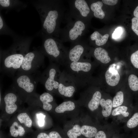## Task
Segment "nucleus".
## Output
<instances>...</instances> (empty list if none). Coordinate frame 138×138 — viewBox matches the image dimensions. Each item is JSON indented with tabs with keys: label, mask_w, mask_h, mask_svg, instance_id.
Masks as SVG:
<instances>
[{
	"label": "nucleus",
	"mask_w": 138,
	"mask_h": 138,
	"mask_svg": "<svg viewBox=\"0 0 138 138\" xmlns=\"http://www.w3.org/2000/svg\"><path fill=\"white\" fill-rule=\"evenodd\" d=\"M31 2L40 19L41 29L39 33L59 38L65 10L63 1L37 0Z\"/></svg>",
	"instance_id": "obj_1"
},
{
	"label": "nucleus",
	"mask_w": 138,
	"mask_h": 138,
	"mask_svg": "<svg viewBox=\"0 0 138 138\" xmlns=\"http://www.w3.org/2000/svg\"><path fill=\"white\" fill-rule=\"evenodd\" d=\"M13 38V43L11 46L0 51L1 71L10 76H14L20 67L33 37L17 35Z\"/></svg>",
	"instance_id": "obj_2"
},
{
	"label": "nucleus",
	"mask_w": 138,
	"mask_h": 138,
	"mask_svg": "<svg viewBox=\"0 0 138 138\" xmlns=\"http://www.w3.org/2000/svg\"><path fill=\"white\" fill-rule=\"evenodd\" d=\"M42 40L40 50L50 62L65 66L67 63L68 50L58 38L39 33Z\"/></svg>",
	"instance_id": "obj_3"
},
{
	"label": "nucleus",
	"mask_w": 138,
	"mask_h": 138,
	"mask_svg": "<svg viewBox=\"0 0 138 138\" xmlns=\"http://www.w3.org/2000/svg\"><path fill=\"white\" fill-rule=\"evenodd\" d=\"M66 26L61 28L59 38L62 42H70L71 43L82 38L86 30L87 22L75 19L65 15Z\"/></svg>",
	"instance_id": "obj_4"
},
{
	"label": "nucleus",
	"mask_w": 138,
	"mask_h": 138,
	"mask_svg": "<svg viewBox=\"0 0 138 138\" xmlns=\"http://www.w3.org/2000/svg\"><path fill=\"white\" fill-rule=\"evenodd\" d=\"M64 71L72 79L76 86H84L87 82L88 74L92 65L88 61L68 63Z\"/></svg>",
	"instance_id": "obj_5"
},
{
	"label": "nucleus",
	"mask_w": 138,
	"mask_h": 138,
	"mask_svg": "<svg viewBox=\"0 0 138 138\" xmlns=\"http://www.w3.org/2000/svg\"><path fill=\"white\" fill-rule=\"evenodd\" d=\"M59 66L50 62V64L42 73L37 78L49 91L57 90L62 72Z\"/></svg>",
	"instance_id": "obj_6"
},
{
	"label": "nucleus",
	"mask_w": 138,
	"mask_h": 138,
	"mask_svg": "<svg viewBox=\"0 0 138 138\" xmlns=\"http://www.w3.org/2000/svg\"><path fill=\"white\" fill-rule=\"evenodd\" d=\"M45 56L40 50L28 52L25 55L17 73L31 75L44 64Z\"/></svg>",
	"instance_id": "obj_7"
},
{
	"label": "nucleus",
	"mask_w": 138,
	"mask_h": 138,
	"mask_svg": "<svg viewBox=\"0 0 138 138\" xmlns=\"http://www.w3.org/2000/svg\"><path fill=\"white\" fill-rule=\"evenodd\" d=\"M68 1L69 10L65 15L87 22L90 10L86 1L72 0Z\"/></svg>",
	"instance_id": "obj_8"
},
{
	"label": "nucleus",
	"mask_w": 138,
	"mask_h": 138,
	"mask_svg": "<svg viewBox=\"0 0 138 138\" xmlns=\"http://www.w3.org/2000/svg\"><path fill=\"white\" fill-rule=\"evenodd\" d=\"M87 49L86 43L82 38L71 43L68 51L67 64L71 62L88 61L85 58L86 56Z\"/></svg>",
	"instance_id": "obj_9"
},
{
	"label": "nucleus",
	"mask_w": 138,
	"mask_h": 138,
	"mask_svg": "<svg viewBox=\"0 0 138 138\" xmlns=\"http://www.w3.org/2000/svg\"><path fill=\"white\" fill-rule=\"evenodd\" d=\"M38 82L37 78L34 79L31 75L17 73L13 84L15 88L30 93L34 91Z\"/></svg>",
	"instance_id": "obj_10"
},
{
	"label": "nucleus",
	"mask_w": 138,
	"mask_h": 138,
	"mask_svg": "<svg viewBox=\"0 0 138 138\" xmlns=\"http://www.w3.org/2000/svg\"><path fill=\"white\" fill-rule=\"evenodd\" d=\"M134 106H120L112 110L110 118L118 124L125 123L130 117L133 112Z\"/></svg>",
	"instance_id": "obj_11"
},
{
	"label": "nucleus",
	"mask_w": 138,
	"mask_h": 138,
	"mask_svg": "<svg viewBox=\"0 0 138 138\" xmlns=\"http://www.w3.org/2000/svg\"><path fill=\"white\" fill-rule=\"evenodd\" d=\"M76 85L72 79L64 70L62 72L58 89L59 93L65 97H72L75 91Z\"/></svg>",
	"instance_id": "obj_12"
},
{
	"label": "nucleus",
	"mask_w": 138,
	"mask_h": 138,
	"mask_svg": "<svg viewBox=\"0 0 138 138\" xmlns=\"http://www.w3.org/2000/svg\"><path fill=\"white\" fill-rule=\"evenodd\" d=\"M120 132L119 125L112 122L104 124L99 130L94 138H112Z\"/></svg>",
	"instance_id": "obj_13"
},
{
	"label": "nucleus",
	"mask_w": 138,
	"mask_h": 138,
	"mask_svg": "<svg viewBox=\"0 0 138 138\" xmlns=\"http://www.w3.org/2000/svg\"><path fill=\"white\" fill-rule=\"evenodd\" d=\"M112 99L108 97H102L100 103L99 117L103 120L104 124L107 123L113 109Z\"/></svg>",
	"instance_id": "obj_14"
},
{
	"label": "nucleus",
	"mask_w": 138,
	"mask_h": 138,
	"mask_svg": "<svg viewBox=\"0 0 138 138\" xmlns=\"http://www.w3.org/2000/svg\"><path fill=\"white\" fill-rule=\"evenodd\" d=\"M27 4L21 1L18 0H0V11L5 10L6 13L11 10L19 12L26 8Z\"/></svg>",
	"instance_id": "obj_15"
},
{
	"label": "nucleus",
	"mask_w": 138,
	"mask_h": 138,
	"mask_svg": "<svg viewBox=\"0 0 138 138\" xmlns=\"http://www.w3.org/2000/svg\"><path fill=\"white\" fill-rule=\"evenodd\" d=\"M138 128V103L134 106V109L130 117L125 123L123 129L125 133H128Z\"/></svg>",
	"instance_id": "obj_16"
},
{
	"label": "nucleus",
	"mask_w": 138,
	"mask_h": 138,
	"mask_svg": "<svg viewBox=\"0 0 138 138\" xmlns=\"http://www.w3.org/2000/svg\"><path fill=\"white\" fill-rule=\"evenodd\" d=\"M102 96L101 91L99 90L95 91L92 94L87 103V107L90 111L92 112L98 111L99 115L100 103Z\"/></svg>",
	"instance_id": "obj_17"
},
{
	"label": "nucleus",
	"mask_w": 138,
	"mask_h": 138,
	"mask_svg": "<svg viewBox=\"0 0 138 138\" xmlns=\"http://www.w3.org/2000/svg\"><path fill=\"white\" fill-rule=\"evenodd\" d=\"M17 97L14 93H10L4 97V100L5 103V111L8 114H11L17 110V106L15 103L17 101Z\"/></svg>",
	"instance_id": "obj_18"
},
{
	"label": "nucleus",
	"mask_w": 138,
	"mask_h": 138,
	"mask_svg": "<svg viewBox=\"0 0 138 138\" xmlns=\"http://www.w3.org/2000/svg\"><path fill=\"white\" fill-rule=\"evenodd\" d=\"M112 102L113 108L122 105H133L131 101L125 99V93L123 90L117 92L112 99Z\"/></svg>",
	"instance_id": "obj_19"
},
{
	"label": "nucleus",
	"mask_w": 138,
	"mask_h": 138,
	"mask_svg": "<svg viewBox=\"0 0 138 138\" xmlns=\"http://www.w3.org/2000/svg\"><path fill=\"white\" fill-rule=\"evenodd\" d=\"M105 78L107 84L112 87L117 85L120 80V75L117 71H112L109 69L106 72Z\"/></svg>",
	"instance_id": "obj_20"
},
{
	"label": "nucleus",
	"mask_w": 138,
	"mask_h": 138,
	"mask_svg": "<svg viewBox=\"0 0 138 138\" xmlns=\"http://www.w3.org/2000/svg\"><path fill=\"white\" fill-rule=\"evenodd\" d=\"M102 126L84 125L81 127V133L86 138H94Z\"/></svg>",
	"instance_id": "obj_21"
},
{
	"label": "nucleus",
	"mask_w": 138,
	"mask_h": 138,
	"mask_svg": "<svg viewBox=\"0 0 138 138\" xmlns=\"http://www.w3.org/2000/svg\"><path fill=\"white\" fill-rule=\"evenodd\" d=\"M93 54L96 59L102 63L107 64L111 61L107 51L101 47L96 48Z\"/></svg>",
	"instance_id": "obj_22"
},
{
	"label": "nucleus",
	"mask_w": 138,
	"mask_h": 138,
	"mask_svg": "<svg viewBox=\"0 0 138 138\" xmlns=\"http://www.w3.org/2000/svg\"><path fill=\"white\" fill-rule=\"evenodd\" d=\"M109 35L108 34L102 35L97 31L94 32L90 36V39L95 41V44L97 46H101L105 44L108 40Z\"/></svg>",
	"instance_id": "obj_23"
},
{
	"label": "nucleus",
	"mask_w": 138,
	"mask_h": 138,
	"mask_svg": "<svg viewBox=\"0 0 138 138\" xmlns=\"http://www.w3.org/2000/svg\"><path fill=\"white\" fill-rule=\"evenodd\" d=\"M103 6L102 2L100 1H97L91 4L90 9L93 12L94 15L95 17L102 19L105 17V14L102 9Z\"/></svg>",
	"instance_id": "obj_24"
},
{
	"label": "nucleus",
	"mask_w": 138,
	"mask_h": 138,
	"mask_svg": "<svg viewBox=\"0 0 138 138\" xmlns=\"http://www.w3.org/2000/svg\"><path fill=\"white\" fill-rule=\"evenodd\" d=\"M39 99L43 104V107L44 110L49 111L52 109V105L49 103L53 101V98L50 94L48 93H44L40 96Z\"/></svg>",
	"instance_id": "obj_25"
},
{
	"label": "nucleus",
	"mask_w": 138,
	"mask_h": 138,
	"mask_svg": "<svg viewBox=\"0 0 138 138\" xmlns=\"http://www.w3.org/2000/svg\"><path fill=\"white\" fill-rule=\"evenodd\" d=\"M75 108L74 103L72 101L69 100L64 101L57 106L55 111L58 113H63L65 111H71Z\"/></svg>",
	"instance_id": "obj_26"
},
{
	"label": "nucleus",
	"mask_w": 138,
	"mask_h": 138,
	"mask_svg": "<svg viewBox=\"0 0 138 138\" xmlns=\"http://www.w3.org/2000/svg\"><path fill=\"white\" fill-rule=\"evenodd\" d=\"M0 34L10 36L12 38L17 34L7 26L0 12Z\"/></svg>",
	"instance_id": "obj_27"
},
{
	"label": "nucleus",
	"mask_w": 138,
	"mask_h": 138,
	"mask_svg": "<svg viewBox=\"0 0 138 138\" xmlns=\"http://www.w3.org/2000/svg\"><path fill=\"white\" fill-rule=\"evenodd\" d=\"M10 132L11 136L14 137L22 136L25 132L24 128L16 122H14L10 127Z\"/></svg>",
	"instance_id": "obj_28"
},
{
	"label": "nucleus",
	"mask_w": 138,
	"mask_h": 138,
	"mask_svg": "<svg viewBox=\"0 0 138 138\" xmlns=\"http://www.w3.org/2000/svg\"><path fill=\"white\" fill-rule=\"evenodd\" d=\"M128 81L131 90L134 92L138 91V77L135 75L131 74L129 76Z\"/></svg>",
	"instance_id": "obj_29"
},
{
	"label": "nucleus",
	"mask_w": 138,
	"mask_h": 138,
	"mask_svg": "<svg viewBox=\"0 0 138 138\" xmlns=\"http://www.w3.org/2000/svg\"><path fill=\"white\" fill-rule=\"evenodd\" d=\"M67 134L68 138H78L82 135L81 127L77 124L74 125L72 128L67 131Z\"/></svg>",
	"instance_id": "obj_30"
},
{
	"label": "nucleus",
	"mask_w": 138,
	"mask_h": 138,
	"mask_svg": "<svg viewBox=\"0 0 138 138\" xmlns=\"http://www.w3.org/2000/svg\"><path fill=\"white\" fill-rule=\"evenodd\" d=\"M17 118L20 123H24L26 126L30 128L32 126V120L26 113L19 114L17 116Z\"/></svg>",
	"instance_id": "obj_31"
},
{
	"label": "nucleus",
	"mask_w": 138,
	"mask_h": 138,
	"mask_svg": "<svg viewBox=\"0 0 138 138\" xmlns=\"http://www.w3.org/2000/svg\"><path fill=\"white\" fill-rule=\"evenodd\" d=\"M131 63L135 68L138 69V50L133 53L130 57Z\"/></svg>",
	"instance_id": "obj_32"
},
{
	"label": "nucleus",
	"mask_w": 138,
	"mask_h": 138,
	"mask_svg": "<svg viewBox=\"0 0 138 138\" xmlns=\"http://www.w3.org/2000/svg\"><path fill=\"white\" fill-rule=\"evenodd\" d=\"M123 29L122 28L119 27L116 28L113 33L112 37L114 39L120 38L123 33Z\"/></svg>",
	"instance_id": "obj_33"
},
{
	"label": "nucleus",
	"mask_w": 138,
	"mask_h": 138,
	"mask_svg": "<svg viewBox=\"0 0 138 138\" xmlns=\"http://www.w3.org/2000/svg\"><path fill=\"white\" fill-rule=\"evenodd\" d=\"M132 30L138 36V18L135 17L132 20Z\"/></svg>",
	"instance_id": "obj_34"
},
{
	"label": "nucleus",
	"mask_w": 138,
	"mask_h": 138,
	"mask_svg": "<svg viewBox=\"0 0 138 138\" xmlns=\"http://www.w3.org/2000/svg\"><path fill=\"white\" fill-rule=\"evenodd\" d=\"M37 117L38 119V123L39 125L40 126H43L44 124V119L45 116L43 114L40 113L37 115Z\"/></svg>",
	"instance_id": "obj_35"
},
{
	"label": "nucleus",
	"mask_w": 138,
	"mask_h": 138,
	"mask_svg": "<svg viewBox=\"0 0 138 138\" xmlns=\"http://www.w3.org/2000/svg\"><path fill=\"white\" fill-rule=\"evenodd\" d=\"M128 135V133H121L120 132L116 134L112 138H127Z\"/></svg>",
	"instance_id": "obj_36"
},
{
	"label": "nucleus",
	"mask_w": 138,
	"mask_h": 138,
	"mask_svg": "<svg viewBox=\"0 0 138 138\" xmlns=\"http://www.w3.org/2000/svg\"><path fill=\"white\" fill-rule=\"evenodd\" d=\"M48 135L50 138H62L59 133L55 131L51 132Z\"/></svg>",
	"instance_id": "obj_37"
},
{
	"label": "nucleus",
	"mask_w": 138,
	"mask_h": 138,
	"mask_svg": "<svg viewBox=\"0 0 138 138\" xmlns=\"http://www.w3.org/2000/svg\"><path fill=\"white\" fill-rule=\"evenodd\" d=\"M117 0H102V2L105 4L109 5H114L117 4Z\"/></svg>",
	"instance_id": "obj_38"
},
{
	"label": "nucleus",
	"mask_w": 138,
	"mask_h": 138,
	"mask_svg": "<svg viewBox=\"0 0 138 138\" xmlns=\"http://www.w3.org/2000/svg\"><path fill=\"white\" fill-rule=\"evenodd\" d=\"M127 138H138V128L133 131L131 134H128Z\"/></svg>",
	"instance_id": "obj_39"
},
{
	"label": "nucleus",
	"mask_w": 138,
	"mask_h": 138,
	"mask_svg": "<svg viewBox=\"0 0 138 138\" xmlns=\"http://www.w3.org/2000/svg\"><path fill=\"white\" fill-rule=\"evenodd\" d=\"M37 138H50L49 135L45 133H40L38 135Z\"/></svg>",
	"instance_id": "obj_40"
},
{
	"label": "nucleus",
	"mask_w": 138,
	"mask_h": 138,
	"mask_svg": "<svg viewBox=\"0 0 138 138\" xmlns=\"http://www.w3.org/2000/svg\"><path fill=\"white\" fill-rule=\"evenodd\" d=\"M133 15L135 17L138 18V6L135 9L133 12Z\"/></svg>",
	"instance_id": "obj_41"
}]
</instances>
